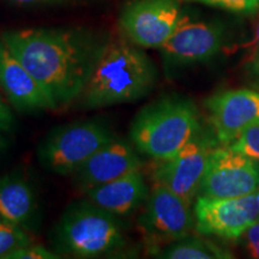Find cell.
<instances>
[{
  "instance_id": "obj_14",
  "label": "cell",
  "mask_w": 259,
  "mask_h": 259,
  "mask_svg": "<svg viewBox=\"0 0 259 259\" xmlns=\"http://www.w3.org/2000/svg\"><path fill=\"white\" fill-rule=\"evenodd\" d=\"M0 85L10 103L19 112L56 111L44 87L12 56L0 40Z\"/></svg>"
},
{
  "instance_id": "obj_6",
  "label": "cell",
  "mask_w": 259,
  "mask_h": 259,
  "mask_svg": "<svg viewBox=\"0 0 259 259\" xmlns=\"http://www.w3.org/2000/svg\"><path fill=\"white\" fill-rule=\"evenodd\" d=\"M191 204L173 191L155 183L138 219V227L153 252L160 245L186 238L194 228V213Z\"/></svg>"
},
{
  "instance_id": "obj_24",
  "label": "cell",
  "mask_w": 259,
  "mask_h": 259,
  "mask_svg": "<svg viewBox=\"0 0 259 259\" xmlns=\"http://www.w3.org/2000/svg\"><path fill=\"white\" fill-rule=\"evenodd\" d=\"M14 114H12L10 107L4 102L3 97L0 96V131H11V128L14 127Z\"/></svg>"
},
{
  "instance_id": "obj_26",
  "label": "cell",
  "mask_w": 259,
  "mask_h": 259,
  "mask_svg": "<svg viewBox=\"0 0 259 259\" xmlns=\"http://www.w3.org/2000/svg\"><path fill=\"white\" fill-rule=\"evenodd\" d=\"M6 147V142H5V138L4 136L2 135V131H0V151L3 150Z\"/></svg>"
},
{
  "instance_id": "obj_13",
  "label": "cell",
  "mask_w": 259,
  "mask_h": 259,
  "mask_svg": "<svg viewBox=\"0 0 259 259\" xmlns=\"http://www.w3.org/2000/svg\"><path fill=\"white\" fill-rule=\"evenodd\" d=\"M141 168L142 160L132 142L115 136L72 174L73 183L85 193Z\"/></svg>"
},
{
  "instance_id": "obj_10",
  "label": "cell",
  "mask_w": 259,
  "mask_h": 259,
  "mask_svg": "<svg viewBox=\"0 0 259 259\" xmlns=\"http://www.w3.org/2000/svg\"><path fill=\"white\" fill-rule=\"evenodd\" d=\"M193 213L194 228L199 234L233 240L259 221V203L255 192L239 198L198 196Z\"/></svg>"
},
{
  "instance_id": "obj_27",
  "label": "cell",
  "mask_w": 259,
  "mask_h": 259,
  "mask_svg": "<svg viewBox=\"0 0 259 259\" xmlns=\"http://www.w3.org/2000/svg\"><path fill=\"white\" fill-rule=\"evenodd\" d=\"M255 196H257V199H258V203H259V187H258V190L255 191Z\"/></svg>"
},
{
  "instance_id": "obj_1",
  "label": "cell",
  "mask_w": 259,
  "mask_h": 259,
  "mask_svg": "<svg viewBox=\"0 0 259 259\" xmlns=\"http://www.w3.org/2000/svg\"><path fill=\"white\" fill-rule=\"evenodd\" d=\"M2 41L44 87L57 109L79 101L103 46L63 29L6 31Z\"/></svg>"
},
{
  "instance_id": "obj_15",
  "label": "cell",
  "mask_w": 259,
  "mask_h": 259,
  "mask_svg": "<svg viewBox=\"0 0 259 259\" xmlns=\"http://www.w3.org/2000/svg\"><path fill=\"white\" fill-rule=\"evenodd\" d=\"M149 192L150 191L141 168L87 191L85 197L106 211L124 218L132 215L139 206L144 205Z\"/></svg>"
},
{
  "instance_id": "obj_11",
  "label": "cell",
  "mask_w": 259,
  "mask_h": 259,
  "mask_svg": "<svg viewBox=\"0 0 259 259\" xmlns=\"http://www.w3.org/2000/svg\"><path fill=\"white\" fill-rule=\"evenodd\" d=\"M223 42L221 24L190 22L184 17L160 50L167 69H181L212 59L222 50Z\"/></svg>"
},
{
  "instance_id": "obj_2",
  "label": "cell",
  "mask_w": 259,
  "mask_h": 259,
  "mask_svg": "<svg viewBox=\"0 0 259 259\" xmlns=\"http://www.w3.org/2000/svg\"><path fill=\"white\" fill-rule=\"evenodd\" d=\"M157 70L143 51L127 41L103 44L79 101L85 108L136 102L154 89Z\"/></svg>"
},
{
  "instance_id": "obj_7",
  "label": "cell",
  "mask_w": 259,
  "mask_h": 259,
  "mask_svg": "<svg viewBox=\"0 0 259 259\" xmlns=\"http://www.w3.org/2000/svg\"><path fill=\"white\" fill-rule=\"evenodd\" d=\"M219 144L212 131L200 128L179 153L169 160L160 162L154 173L155 183L166 186L181 198L192 203L198 196L210 156Z\"/></svg>"
},
{
  "instance_id": "obj_29",
  "label": "cell",
  "mask_w": 259,
  "mask_h": 259,
  "mask_svg": "<svg viewBox=\"0 0 259 259\" xmlns=\"http://www.w3.org/2000/svg\"><path fill=\"white\" fill-rule=\"evenodd\" d=\"M0 220H2V219H0Z\"/></svg>"
},
{
  "instance_id": "obj_4",
  "label": "cell",
  "mask_w": 259,
  "mask_h": 259,
  "mask_svg": "<svg viewBox=\"0 0 259 259\" xmlns=\"http://www.w3.org/2000/svg\"><path fill=\"white\" fill-rule=\"evenodd\" d=\"M59 253L78 258H100L121 251L126 233L120 218L89 199L76 202L65 210L53 233Z\"/></svg>"
},
{
  "instance_id": "obj_28",
  "label": "cell",
  "mask_w": 259,
  "mask_h": 259,
  "mask_svg": "<svg viewBox=\"0 0 259 259\" xmlns=\"http://www.w3.org/2000/svg\"><path fill=\"white\" fill-rule=\"evenodd\" d=\"M0 89H2V85H0Z\"/></svg>"
},
{
  "instance_id": "obj_5",
  "label": "cell",
  "mask_w": 259,
  "mask_h": 259,
  "mask_svg": "<svg viewBox=\"0 0 259 259\" xmlns=\"http://www.w3.org/2000/svg\"><path fill=\"white\" fill-rule=\"evenodd\" d=\"M114 137L109 126L93 119L60 125L52 130L38 145V162L51 173L72 176Z\"/></svg>"
},
{
  "instance_id": "obj_9",
  "label": "cell",
  "mask_w": 259,
  "mask_h": 259,
  "mask_svg": "<svg viewBox=\"0 0 259 259\" xmlns=\"http://www.w3.org/2000/svg\"><path fill=\"white\" fill-rule=\"evenodd\" d=\"M176 0H136L120 16V28L132 44L161 48L183 21Z\"/></svg>"
},
{
  "instance_id": "obj_23",
  "label": "cell",
  "mask_w": 259,
  "mask_h": 259,
  "mask_svg": "<svg viewBox=\"0 0 259 259\" xmlns=\"http://www.w3.org/2000/svg\"><path fill=\"white\" fill-rule=\"evenodd\" d=\"M242 236H244L245 246L251 257L259 259V221L253 223Z\"/></svg>"
},
{
  "instance_id": "obj_25",
  "label": "cell",
  "mask_w": 259,
  "mask_h": 259,
  "mask_svg": "<svg viewBox=\"0 0 259 259\" xmlns=\"http://www.w3.org/2000/svg\"><path fill=\"white\" fill-rule=\"evenodd\" d=\"M12 2L21 3V4H30V3H38V2H45V0H12Z\"/></svg>"
},
{
  "instance_id": "obj_19",
  "label": "cell",
  "mask_w": 259,
  "mask_h": 259,
  "mask_svg": "<svg viewBox=\"0 0 259 259\" xmlns=\"http://www.w3.org/2000/svg\"><path fill=\"white\" fill-rule=\"evenodd\" d=\"M234 150L259 162V122L246 128L242 134L229 144Z\"/></svg>"
},
{
  "instance_id": "obj_8",
  "label": "cell",
  "mask_w": 259,
  "mask_h": 259,
  "mask_svg": "<svg viewBox=\"0 0 259 259\" xmlns=\"http://www.w3.org/2000/svg\"><path fill=\"white\" fill-rule=\"evenodd\" d=\"M259 187V164L231 145H218L200 184L198 196L208 198H239ZM197 196V197H198Z\"/></svg>"
},
{
  "instance_id": "obj_3",
  "label": "cell",
  "mask_w": 259,
  "mask_h": 259,
  "mask_svg": "<svg viewBox=\"0 0 259 259\" xmlns=\"http://www.w3.org/2000/svg\"><path fill=\"white\" fill-rule=\"evenodd\" d=\"M202 128L191 100L168 96L145 106L130 127V141L138 151L158 162L169 160Z\"/></svg>"
},
{
  "instance_id": "obj_16",
  "label": "cell",
  "mask_w": 259,
  "mask_h": 259,
  "mask_svg": "<svg viewBox=\"0 0 259 259\" xmlns=\"http://www.w3.org/2000/svg\"><path fill=\"white\" fill-rule=\"evenodd\" d=\"M37 200L24 177L17 173L0 178V219L25 229L32 228L37 220Z\"/></svg>"
},
{
  "instance_id": "obj_20",
  "label": "cell",
  "mask_w": 259,
  "mask_h": 259,
  "mask_svg": "<svg viewBox=\"0 0 259 259\" xmlns=\"http://www.w3.org/2000/svg\"><path fill=\"white\" fill-rule=\"evenodd\" d=\"M187 2H198L229 11L242 12V14H252L259 10V0H187Z\"/></svg>"
},
{
  "instance_id": "obj_22",
  "label": "cell",
  "mask_w": 259,
  "mask_h": 259,
  "mask_svg": "<svg viewBox=\"0 0 259 259\" xmlns=\"http://www.w3.org/2000/svg\"><path fill=\"white\" fill-rule=\"evenodd\" d=\"M248 48L247 53L245 57V65L248 73L254 76L255 78H259V16L255 23L254 36L248 45H246Z\"/></svg>"
},
{
  "instance_id": "obj_17",
  "label": "cell",
  "mask_w": 259,
  "mask_h": 259,
  "mask_svg": "<svg viewBox=\"0 0 259 259\" xmlns=\"http://www.w3.org/2000/svg\"><path fill=\"white\" fill-rule=\"evenodd\" d=\"M151 254L166 259H228L231 252L215 242L203 238H186L171 242L163 248H157Z\"/></svg>"
},
{
  "instance_id": "obj_12",
  "label": "cell",
  "mask_w": 259,
  "mask_h": 259,
  "mask_svg": "<svg viewBox=\"0 0 259 259\" xmlns=\"http://www.w3.org/2000/svg\"><path fill=\"white\" fill-rule=\"evenodd\" d=\"M205 108L219 143L229 145L246 128L259 122V92L225 90L206 99Z\"/></svg>"
},
{
  "instance_id": "obj_21",
  "label": "cell",
  "mask_w": 259,
  "mask_h": 259,
  "mask_svg": "<svg viewBox=\"0 0 259 259\" xmlns=\"http://www.w3.org/2000/svg\"><path fill=\"white\" fill-rule=\"evenodd\" d=\"M60 255L56 252L50 251L48 248L41 245H30L23 246L10 253L6 259H58Z\"/></svg>"
},
{
  "instance_id": "obj_18",
  "label": "cell",
  "mask_w": 259,
  "mask_h": 259,
  "mask_svg": "<svg viewBox=\"0 0 259 259\" xmlns=\"http://www.w3.org/2000/svg\"><path fill=\"white\" fill-rule=\"evenodd\" d=\"M30 244V236L23 227L0 220V259H6L10 253Z\"/></svg>"
}]
</instances>
